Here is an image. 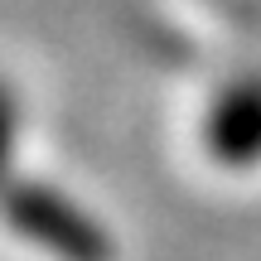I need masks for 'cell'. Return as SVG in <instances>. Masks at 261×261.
<instances>
[{
  "label": "cell",
  "mask_w": 261,
  "mask_h": 261,
  "mask_svg": "<svg viewBox=\"0 0 261 261\" xmlns=\"http://www.w3.org/2000/svg\"><path fill=\"white\" fill-rule=\"evenodd\" d=\"M0 227L19 242L48 252L54 261H112L116 242L102 227L92 208L68 198L48 179H19L10 174L0 184Z\"/></svg>",
  "instance_id": "cell-1"
},
{
  "label": "cell",
  "mask_w": 261,
  "mask_h": 261,
  "mask_svg": "<svg viewBox=\"0 0 261 261\" xmlns=\"http://www.w3.org/2000/svg\"><path fill=\"white\" fill-rule=\"evenodd\" d=\"M203 155L223 169L261 165V73H242L213 92L203 112Z\"/></svg>",
  "instance_id": "cell-2"
},
{
  "label": "cell",
  "mask_w": 261,
  "mask_h": 261,
  "mask_svg": "<svg viewBox=\"0 0 261 261\" xmlns=\"http://www.w3.org/2000/svg\"><path fill=\"white\" fill-rule=\"evenodd\" d=\"M15 150H19V97L0 77V184L15 174Z\"/></svg>",
  "instance_id": "cell-3"
}]
</instances>
